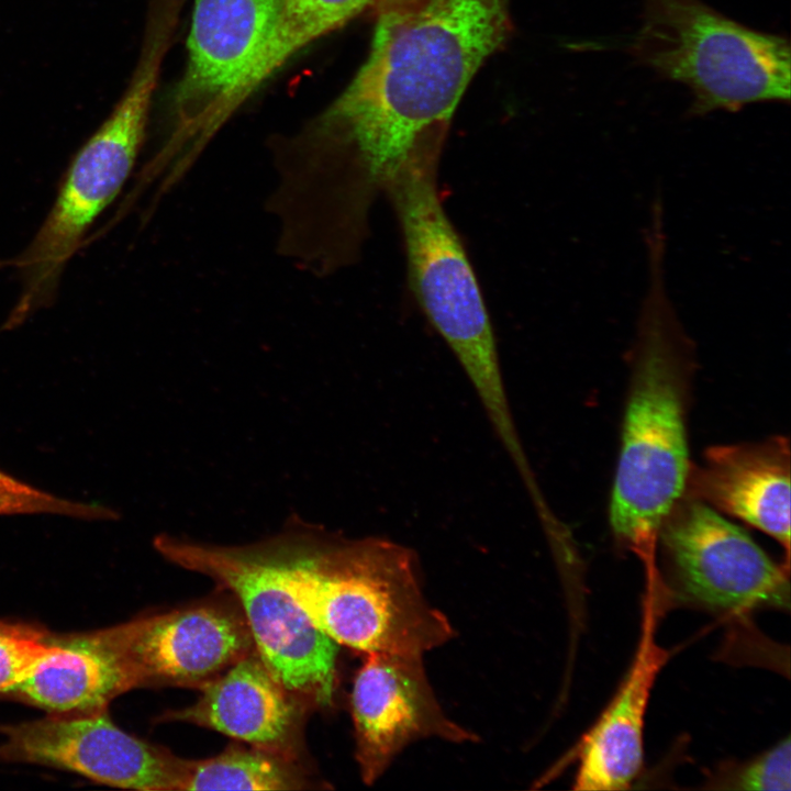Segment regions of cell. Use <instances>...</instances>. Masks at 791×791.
Segmentation results:
<instances>
[{
  "mask_svg": "<svg viewBox=\"0 0 791 791\" xmlns=\"http://www.w3.org/2000/svg\"><path fill=\"white\" fill-rule=\"evenodd\" d=\"M508 26L509 0H420L386 11L367 60L325 121L350 149L352 177L383 190L417 145L444 136Z\"/></svg>",
  "mask_w": 791,
  "mask_h": 791,
  "instance_id": "6da1fadb",
  "label": "cell"
},
{
  "mask_svg": "<svg viewBox=\"0 0 791 791\" xmlns=\"http://www.w3.org/2000/svg\"><path fill=\"white\" fill-rule=\"evenodd\" d=\"M645 242L649 278L630 350L609 521L616 542L651 573L660 527L684 493L691 464L688 417L697 355L666 290V239L651 234Z\"/></svg>",
  "mask_w": 791,
  "mask_h": 791,
  "instance_id": "7a4b0ae2",
  "label": "cell"
},
{
  "mask_svg": "<svg viewBox=\"0 0 791 791\" xmlns=\"http://www.w3.org/2000/svg\"><path fill=\"white\" fill-rule=\"evenodd\" d=\"M260 546L294 602L337 645L423 655L454 636L423 593L415 555L402 545L346 539L293 515Z\"/></svg>",
  "mask_w": 791,
  "mask_h": 791,
  "instance_id": "3957f363",
  "label": "cell"
},
{
  "mask_svg": "<svg viewBox=\"0 0 791 791\" xmlns=\"http://www.w3.org/2000/svg\"><path fill=\"white\" fill-rule=\"evenodd\" d=\"M442 143L419 145L385 186L403 235L410 288L490 415L510 405L493 327L437 191Z\"/></svg>",
  "mask_w": 791,
  "mask_h": 791,
  "instance_id": "277c9868",
  "label": "cell"
},
{
  "mask_svg": "<svg viewBox=\"0 0 791 791\" xmlns=\"http://www.w3.org/2000/svg\"><path fill=\"white\" fill-rule=\"evenodd\" d=\"M623 47L639 65L686 86L693 116L790 101L788 40L742 24L702 0H643L640 24Z\"/></svg>",
  "mask_w": 791,
  "mask_h": 791,
  "instance_id": "5b68a950",
  "label": "cell"
},
{
  "mask_svg": "<svg viewBox=\"0 0 791 791\" xmlns=\"http://www.w3.org/2000/svg\"><path fill=\"white\" fill-rule=\"evenodd\" d=\"M160 54L147 49L112 112L73 157L32 242L15 259L22 292L10 328L54 299L65 266L126 182L141 149Z\"/></svg>",
  "mask_w": 791,
  "mask_h": 791,
  "instance_id": "8992f818",
  "label": "cell"
},
{
  "mask_svg": "<svg viewBox=\"0 0 791 791\" xmlns=\"http://www.w3.org/2000/svg\"><path fill=\"white\" fill-rule=\"evenodd\" d=\"M154 546L168 561L234 593L256 653L286 689L320 706L332 705L338 645L294 602L260 544L216 546L166 534Z\"/></svg>",
  "mask_w": 791,
  "mask_h": 791,
  "instance_id": "52a82bcc",
  "label": "cell"
},
{
  "mask_svg": "<svg viewBox=\"0 0 791 791\" xmlns=\"http://www.w3.org/2000/svg\"><path fill=\"white\" fill-rule=\"evenodd\" d=\"M677 597L703 609L744 613L789 609V565L778 564L740 527L683 494L657 542Z\"/></svg>",
  "mask_w": 791,
  "mask_h": 791,
  "instance_id": "ba28073f",
  "label": "cell"
},
{
  "mask_svg": "<svg viewBox=\"0 0 791 791\" xmlns=\"http://www.w3.org/2000/svg\"><path fill=\"white\" fill-rule=\"evenodd\" d=\"M0 760L69 770L143 791H180L186 759L116 726L107 710L0 726Z\"/></svg>",
  "mask_w": 791,
  "mask_h": 791,
  "instance_id": "9c48e42d",
  "label": "cell"
},
{
  "mask_svg": "<svg viewBox=\"0 0 791 791\" xmlns=\"http://www.w3.org/2000/svg\"><path fill=\"white\" fill-rule=\"evenodd\" d=\"M423 655L368 653L350 694L356 760L363 781L374 783L410 744L450 743L477 736L449 718L427 679Z\"/></svg>",
  "mask_w": 791,
  "mask_h": 791,
  "instance_id": "30bf717a",
  "label": "cell"
},
{
  "mask_svg": "<svg viewBox=\"0 0 791 791\" xmlns=\"http://www.w3.org/2000/svg\"><path fill=\"white\" fill-rule=\"evenodd\" d=\"M134 687L205 684L255 650L239 609L205 603L108 628Z\"/></svg>",
  "mask_w": 791,
  "mask_h": 791,
  "instance_id": "8fae6325",
  "label": "cell"
},
{
  "mask_svg": "<svg viewBox=\"0 0 791 791\" xmlns=\"http://www.w3.org/2000/svg\"><path fill=\"white\" fill-rule=\"evenodd\" d=\"M776 539L790 555V443L781 435L720 444L691 463L684 493Z\"/></svg>",
  "mask_w": 791,
  "mask_h": 791,
  "instance_id": "7c38bea8",
  "label": "cell"
},
{
  "mask_svg": "<svg viewBox=\"0 0 791 791\" xmlns=\"http://www.w3.org/2000/svg\"><path fill=\"white\" fill-rule=\"evenodd\" d=\"M278 5L279 0H194L179 97L187 105H211L208 127L227 113L270 33Z\"/></svg>",
  "mask_w": 791,
  "mask_h": 791,
  "instance_id": "4fadbf2b",
  "label": "cell"
},
{
  "mask_svg": "<svg viewBox=\"0 0 791 791\" xmlns=\"http://www.w3.org/2000/svg\"><path fill=\"white\" fill-rule=\"evenodd\" d=\"M199 689L193 704L161 720L211 728L292 758L301 723L297 694L271 675L256 650Z\"/></svg>",
  "mask_w": 791,
  "mask_h": 791,
  "instance_id": "5bb4252c",
  "label": "cell"
},
{
  "mask_svg": "<svg viewBox=\"0 0 791 791\" xmlns=\"http://www.w3.org/2000/svg\"><path fill=\"white\" fill-rule=\"evenodd\" d=\"M668 660L655 639L653 593L645 603L639 645L616 694L579 748L576 790H625L644 762V722L653 686Z\"/></svg>",
  "mask_w": 791,
  "mask_h": 791,
  "instance_id": "9a60e30c",
  "label": "cell"
},
{
  "mask_svg": "<svg viewBox=\"0 0 791 791\" xmlns=\"http://www.w3.org/2000/svg\"><path fill=\"white\" fill-rule=\"evenodd\" d=\"M134 688L107 628L51 636L48 654L7 694L51 714H73L104 711L114 698Z\"/></svg>",
  "mask_w": 791,
  "mask_h": 791,
  "instance_id": "2e32d148",
  "label": "cell"
},
{
  "mask_svg": "<svg viewBox=\"0 0 791 791\" xmlns=\"http://www.w3.org/2000/svg\"><path fill=\"white\" fill-rule=\"evenodd\" d=\"M372 0H279L270 33L229 110L312 41L341 26Z\"/></svg>",
  "mask_w": 791,
  "mask_h": 791,
  "instance_id": "e0dca14e",
  "label": "cell"
},
{
  "mask_svg": "<svg viewBox=\"0 0 791 791\" xmlns=\"http://www.w3.org/2000/svg\"><path fill=\"white\" fill-rule=\"evenodd\" d=\"M310 784L291 757L230 746L211 758L186 759L180 790H301Z\"/></svg>",
  "mask_w": 791,
  "mask_h": 791,
  "instance_id": "ac0fdd59",
  "label": "cell"
},
{
  "mask_svg": "<svg viewBox=\"0 0 791 791\" xmlns=\"http://www.w3.org/2000/svg\"><path fill=\"white\" fill-rule=\"evenodd\" d=\"M708 789L748 791H790V737L765 753L738 764L720 767L706 780Z\"/></svg>",
  "mask_w": 791,
  "mask_h": 791,
  "instance_id": "d6986e66",
  "label": "cell"
},
{
  "mask_svg": "<svg viewBox=\"0 0 791 791\" xmlns=\"http://www.w3.org/2000/svg\"><path fill=\"white\" fill-rule=\"evenodd\" d=\"M59 514L85 520H113L118 514L99 504L58 498L0 470V515Z\"/></svg>",
  "mask_w": 791,
  "mask_h": 791,
  "instance_id": "ffe728a7",
  "label": "cell"
},
{
  "mask_svg": "<svg viewBox=\"0 0 791 791\" xmlns=\"http://www.w3.org/2000/svg\"><path fill=\"white\" fill-rule=\"evenodd\" d=\"M51 650V635L33 625L0 621V693L26 679Z\"/></svg>",
  "mask_w": 791,
  "mask_h": 791,
  "instance_id": "44dd1931",
  "label": "cell"
}]
</instances>
